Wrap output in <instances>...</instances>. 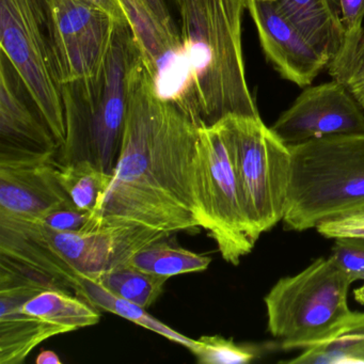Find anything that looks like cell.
<instances>
[{
    "label": "cell",
    "instance_id": "ac0fdd59",
    "mask_svg": "<svg viewBox=\"0 0 364 364\" xmlns=\"http://www.w3.org/2000/svg\"><path fill=\"white\" fill-rule=\"evenodd\" d=\"M277 8L330 63L344 42V26L334 0H277Z\"/></svg>",
    "mask_w": 364,
    "mask_h": 364
},
{
    "label": "cell",
    "instance_id": "7a4b0ae2",
    "mask_svg": "<svg viewBox=\"0 0 364 364\" xmlns=\"http://www.w3.org/2000/svg\"><path fill=\"white\" fill-rule=\"evenodd\" d=\"M191 80L193 122L261 117L247 82L242 16L247 0H176Z\"/></svg>",
    "mask_w": 364,
    "mask_h": 364
},
{
    "label": "cell",
    "instance_id": "4316f807",
    "mask_svg": "<svg viewBox=\"0 0 364 364\" xmlns=\"http://www.w3.org/2000/svg\"><path fill=\"white\" fill-rule=\"evenodd\" d=\"M330 257L344 272L351 284L355 281H364L363 238H336Z\"/></svg>",
    "mask_w": 364,
    "mask_h": 364
},
{
    "label": "cell",
    "instance_id": "9a60e30c",
    "mask_svg": "<svg viewBox=\"0 0 364 364\" xmlns=\"http://www.w3.org/2000/svg\"><path fill=\"white\" fill-rule=\"evenodd\" d=\"M262 50L281 77L306 88L328 67L330 59L311 46L297 28L281 14L276 3L247 0Z\"/></svg>",
    "mask_w": 364,
    "mask_h": 364
},
{
    "label": "cell",
    "instance_id": "7c38bea8",
    "mask_svg": "<svg viewBox=\"0 0 364 364\" xmlns=\"http://www.w3.org/2000/svg\"><path fill=\"white\" fill-rule=\"evenodd\" d=\"M272 131L287 146L318 138L364 134V112L348 89L336 82L306 87Z\"/></svg>",
    "mask_w": 364,
    "mask_h": 364
},
{
    "label": "cell",
    "instance_id": "30bf717a",
    "mask_svg": "<svg viewBox=\"0 0 364 364\" xmlns=\"http://www.w3.org/2000/svg\"><path fill=\"white\" fill-rule=\"evenodd\" d=\"M134 41L129 26L117 31L103 75L87 102L86 156L112 174L120 154L127 106V72Z\"/></svg>",
    "mask_w": 364,
    "mask_h": 364
},
{
    "label": "cell",
    "instance_id": "ba28073f",
    "mask_svg": "<svg viewBox=\"0 0 364 364\" xmlns=\"http://www.w3.org/2000/svg\"><path fill=\"white\" fill-rule=\"evenodd\" d=\"M59 84L80 87L88 102L103 75L117 31L112 16L86 0H42Z\"/></svg>",
    "mask_w": 364,
    "mask_h": 364
},
{
    "label": "cell",
    "instance_id": "484cf974",
    "mask_svg": "<svg viewBox=\"0 0 364 364\" xmlns=\"http://www.w3.org/2000/svg\"><path fill=\"white\" fill-rule=\"evenodd\" d=\"M191 351L201 364H246L261 355L255 345L238 344L221 336H200Z\"/></svg>",
    "mask_w": 364,
    "mask_h": 364
},
{
    "label": "cell",
    "instance_id": "4fadbf2b",
    "mask_svg": "<svg viewBox=\"0 0 364 364\" xmlns=\"http://www.w3.org/2000/svg\"><path fill=\"white\" fill-rule=\"evenodd\" d=\"M42 228L57 251L80 276L86 277L127 263L138 251L173 234L135 225H104L80 232Z\"/></svg>",
    "mask_w": 364,
    "mask_h": 364
},
{
    "label": "cell",
    "instance_id": "d6986e66",
    "mask_svg": "<svg viewBox=\"0 0 364 364\" xmlns=\"http://www.w3.org/2000/svg\"><path fill=\"white\" fill-rule=\"evenodd\" d=\"M289 364H364V312H353L327 336L302 349Z\"/></svg>",
    "mask_w": 364,
    "mask_h": 364
},
{
    "label": "cell",
    "instance_id": "44dd1931",
    "mask_svg": "<svg viewBox=\"0 0 364 364\" xmlns=\"http://www.w3.org/2000/svg\"><path fill=\"white\" fill-rule=\"evenodd\" d=\"M171 236L157 240L138 251L127 263L144 272L168 278L208 269L212 262L210 257L183 248Z\"/></svg>",
    "mask_w": 364,
    "mask_h": 364
},
{
    "label": "cell",
    "instance_id": "603a6c76",
    "mask_svg": "<svg viewBox=\"0 0 364 364\" xmlns=\"http://www.w3.org/2000/svg\"><path fill=\"white\" fill-rule=\"evenodd\" d=\"M86 277V276H85ZM110 293L148 309L163 294L168 277L144 272L125 263L106 270L95 277H88Z\"/></svg>",
    "mask_w": 364,
    "mask_h": 364
},
{
    "label": "cell",
    "instance_id": "836d02e7",
    "mask_svg": "<svg viewBox=\"0 0 364 364\" xmlns=\"http://www.w3.org/2000/svg\"><path fill=\"white\" fill-rule=\"evenodd\" d=\"M364 70V42L362 44L361 48H360L359 53H358L357 58H355V65H353V74H351V77H353L355 74L359 73V72L363 71ZM350 77V78H351ZM349 78V80H350Z\"/></svg>",
    "mask_w": 364,
    "mask_h": 364
},
{
    "label": "cell",
    "instance_id": "1f68e13d",
    "mask_svg": "<svg viewBox=\"0 0 364 364\" xmlns=\"http://www.w3.org/2000/svg\"><path fill=\"white\" fill-rule=\"evenodd\" d=\"M151 9L154 11V14L161 18V22L167 26L174 27L173 21L170 16L169 11H168L167 6H166L164 0H146ZM176 28V27H174Z\"/></svg>",
    "mask_w": 364,
    "mask_h": 364
},
{
    "label": "cell",
    "instance_id": "e0dca14e",
    "mask_svg": "<svg viewBox=\"0 0 364 364\" xmlns=\"http://www.w3.org/2000/svg\"><path fill=\"white\" fill-rule=\"evenodd\" d=\"M0 71V136L1 146L16 150L50 152L59 150L58 144L43 120L18 97L11 73L1 58Z\"/></svg>",
    "mask_w": 364,
    "mask_h": 364
},
{
    "label": "cell",
    "instance_id": "83f0119b",
    "mask_svg": "<svg viewBox=\"0 0 364 364\" xmlns=\"http://www.w3.org/2000/svg\"><path fill=\"white\" fill-rule=\"evenodd\" d=\"M91 213L80 210L77 206H67L50 210L36 223L57 232H80L89 223Z\"/></svg>",
    "mask_w": 364,
    "mask_h": 364
},
{
    "label": "cell",
    "instance_id": "277c9868",
    "mask_svg": "<svg viewBox=\"0 0 364 364\" xmlns=\"http://www.w3.org/2000/svg\"><path fill=\"white\" fill-rule=\"evenodd\" d=\"M350 285L331 257H318L295 276L281 278L264 298L268 331L284 350L319 342L350 314Z\"/></svg>",
    "mask_w": 364,
    "mask_h": 364
},
{
    "label": "cell",
    "instance_id": "5bb4252c",
    "mask_svg": "<svg viewBox=\"0 0 364 364\" xmlns=\"http://www.w3.org/2000/svg\"><path fill=\"white\" fill-rule=\"evenodd\" d=\"M0 266L50 289L80 293L82 276L53 246L36 221L0 216Z\"/></svg>",
    "mask_w": 364,
    "mask_h": 364
},
{
    "label": "cell",
    "instance_id": "4dcf8cb0",
    "mask_svg": "<svg viewBox=\"0 0 364 364\" xmlns=\"http://www.w3.org/2000/svg\"><path fill=\"white\" fill-rule=\"evenodd\" d=\"M364 112V70L355 74L345 85Z\"/></svg>",
    "mask_w": 364,
    "mask_h": 364
},
{
    "label": "cell",
    "instance_id": "d590c367",
    "mask_svg": "<svg viewBox=\"0 0 364 364\" xmlns=\"http://www.w3.org/2000/svg\"><path fill=\"white\" fill-rule=\"evenodd\" d=\"M257 1H265V3H276L277 0H257Z\"/></svg>",
    "mask_w": 364,
    "mask_h": 364
},
{
    "label": "cell",
    "instance_id": "8992f818",
    "mask_svg": "<svg viewBox=\"0 0 364 364\" xmlns=\"http://www.w3.org/2000/svg\"><path fill=\"white\" fill-rule=\"evenodd\" d=\"M0 46L63 151L69 107L55 72L42 0H0Z\"/></svg>",
    "mask_w": 364,
    "mask_h": 364
},
{
    "label": "cell",
    "instance_id": "9c48e42d",
    "mask_svg": "<svg viewBox=\"0 0 364 364\" xmlns=\"http://www.w3.org/2000/svg\"><path fill=\"white\" fill-rule=\"evenodd\" d=\"M121 4L155 92L193 121L191 74L180 33L164 24L146 0H121Z\"/></svg>",
    "mask_w": 364,
    "mask_h": 364
},
{
    "label": "cell",
    "instance_id": "d6a6232c",
    "mask_svg": "<svg viewBox=\"0 0 364 364\" xmlns=\"http://www.w3.org/2000/svg\"><path fill=\"white\" fill-rule=\"evenodd\" d=\"M37 364H61L60 358L58 357L56 353L52 350H43L39 353L37 359H36Z\"/></svg>",
    "mask_w": 364,
    "mask_h": 364
},
{
    "label": "cell",
    "instance_id": "cb8c5ba5",
    "mask_svg": "<svg viewBox=\"0 0 364 364\" xmlns=\"http://www.w3.org/2000/svg\"><path fill=\"white\" fill-rule=\"evenodd\" d=\"M57 176L65 193L80 210L92 214L112 181V174L100 169L90 159L57 164Z\"/></svg>",
    "mask_w": 364,
    "mask_h": 364
},
{
    "label": "cell",
    "instance_id": "5b68a950",
    "mask_svg": "<svg viewBox=\"0 0 364 364\" xmlns=\"http://www.w3.org/2000/svg\"><path fill=\"white\" fill-rule=\"evenodd\" d=\"M242 204L261 236L282 223L291 181L289 146L261 117L230 114L221 119Z\"/></svg>",
    "mask_w": 364,
    "mask_h": 364
},
{
    "label": "cell",
    "instance_id": "d4e9b609",
    "mask_svg": "<svg viewBox=\"0 0 364 364\" xmlns=\"http://www.w3.org/2000/svg\"><path fill=\"white\" fill-rule=\"evenodd\" d=\"M341 20L344 26V42L336 58L328 65L331 77L346 85L364 42V0H338Z\"/></svg>",
    "mask_w": 364,
    "mask_h": 364
},
{
    "label": "cell",
    "instance_id": "7402d4cb",
    "mask_svg": "<svg viewBox=\"0 0 364 364\" xmlns=\"http://www.w3.org/2000/svg\"><path fill=\"white\" fill-rule=\"evenodd\" d=\"M97 309L108 311L119 315L127 321H133L146 329L156 332L172 342L178 343L191 350L195 346V340L178 333L176 330L157 321L146 312V309L124 298L110 293L107 289L91 280L88 277L82 276L78 295Z\"/></svg>",
    "mask_w": 364,
    "mask_h": 364
},
{
    "label": "cell",
    "instance_id": "f1b7e54d",
    "mask_svg": "<svg viewBox=\"0 0 364 364\" xmlns=\"http://www.w3.org/2000/svg\"><path fill=\"white\" fill-rule=\"evenodd\" d=\"M316 231L326 238L358 237L364 240V213L348 215L317 225Z\"/></svg>",
    "mask_w": 364,
    "mask_h": 364
},
{
    "label": "cell",
    "instance_id": "6da1fadb",
    "mask_svg": "<svg viewBox=\"0 0 364 364\" xmlns=\"http://www.w3.org/2000/svg\"><path fill=\"white\" fill-rule=\"evenodd\" d=\"M198 129L156 95L134 43L120 154L112 183L82 230L135 225L176 233L201 228L193 193Z\"/></svg>",
    "mask_w": 364,
    "mask_h": 364
},
{
    "label": "cell",
    "instance_id": "8fae6325",
    "mask_svg": "<svg viewBox=\"0 0 364 364\" xmlns=\"http://www.w3.org/2000/svg\"><path fill=\"white\" fill-rule=\"evenodd\" d=\"M56 152L0 146V216L37 221L75 205L57 176Z\"/></svg>",
    "mask_w": 364,
    "mask_h": 364
},
{
    "label": "cell",
    "instance_id": "52a82bcc",
    "mask_svg": "<svg viewBox=\"0 0 364 364\" xmlns=\"http://www.w3.org/2000/svg\"><path fill=\"white\" fill-rule=\"evenodd\" d=\"M198 131L193 176L198 220L223 259L237 266L259 236L245 210L220 122L202 125Z\"/></svg>",
    "mask_w": 364,
    "mask_h": 364
},
{
    "label": "cell",
    "instance_id": "f546056e",
    "mask_svg": "<svg viewBox=\"0 0 364 364\" xmlns=\"http://www.w3.org/2000/svg\"><path fill=\"white\" fill-rule=\"evenodd\" d=\"M112 16L121 26H127V16L121 0H86Z\"/></svg>",
    "mask_w": 364,
    "mask_h": 364
},
{
    "label": "cell",
    "instance_id": "3957f363",
    "mask_svg": "<svg viewBox=\"0 0 364 364\" xmlns=\"http://www.w3.org/2000/svg\"><path fill=\"white\" fill-rule=\"evenodd\" d=\"M291 181L282 219L287 231L364 213V134L289 146Z\"/></svg>",
    "mask_w": 364,
    "mask_h": 364
},
{
    "label": "cell",
    "instance_id": "2e32d148",
    "mask_svg": "<svg viewBox=\"0 0 364 364\" xmlns=\"http://www.w3.org/2000/svg\"><path fill=\"white\" fill-rule=\"evenodd\" d=\"M44 291L27 283L0 285V364L23 363L38 345L65 333L59 326L23 311L27 300Z\"/></svg>",
    "mask_w": 364,
    "mask_h": 364
},
{
    "label": "cell",
    "instance_id": "ffe728a7",
    "mask_svg": "<svg viewBox=\"0 0 364 364\" xmlns=\"http://www.w3.org/2000/svg\"><path fill=\"white\" fill-rule=\"evenodd\" d=\"M23 311L39 317L65 332L97 325L101 318L97 308L80 296L65 289H48L27 300Z\"/></svg>",
    "mask_w": 364,
    "mask_h": 364
},
{
    "label": "cell",
    "instance_id": "e575fe53",
    "mask_svg": "<svg viewBox=\"0 0 364 364\" xmlns=\"http://www.w3.org/2000/svg\"><path fill=\"white\" fill-rule=\"evenodd\" d=\"M353 297L358 304H364V284L353 291Z\"/></svg>",
    "mask_w": 364,
    "mask_h": 364
}]
</instances>
